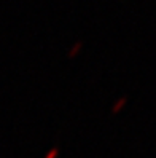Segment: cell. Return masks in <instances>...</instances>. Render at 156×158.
<instances>
[{"mask_svg": "<svg viewBox=\"0 0 156 158\" xmlns=\"http://www.w3.org/2000/svg\"><path fill=\"white\" fill-rule=\"evenodd\" d=\"M81 45H83V43H81V42H77L75 45H73L72 46V48L69 50V58H73V56H75V54L81 50Z\"/></svg>", "mask_w": 156, "mask_h": 158, "instance_id": "cell-1", "label": "cell"}, {"mask_svg": "<svg viewBox=\"0 0 156 158\" xmlns=\"http://www.w3.org/2000/svg\"><path fill=\"white\" fill-rule=\"evenodd\" d=\"M54 155H58V148H53V150H51V153H50L46 158H54Z\"/></svg>", "mask_w": 156, "mask_h": 158, "instance_id": "cell-2", "label": "cell"}, {"mask_svg": "<svg viewBox=\"0 0 156 158\" xmlns=\"http://www.w3.org/2000/svg\"><path fill=\"white\" fill-rule=\"evenodd\" d=\"M123 104H124V99H123L121 102H118V104H116V107H115V112H118V110H120V107H123Z\"/></svg>", "mask_w": 156, "mask_h": 158, "instance_id": "cell-3", "label": "cell"}]
</instances>
